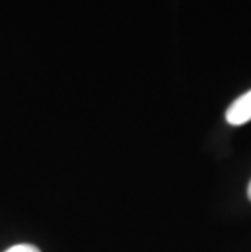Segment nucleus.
<instances>
[{"mask_svg":"<svg viewBox=\"0 0 251 252\" xmlns=\"http://www.w3.org/2000/svg\"><path fill=\"white\" fill-rule=\"evenodd\" d=\"M5 252H41L36 246H31V244H18V246H13L10 248L8 251Z\"/></svg>","mask_w":251,"mask_h":252,"instance_id":"obj_2","label":"nucleus"},{"mask_svg":"<svg viewBox=\"0 0 251 252\" xmlns=\"http://www.w3.org/2000/svg\"><path fill=\"white\" fill-rule=\"evenodd\" d=\"M225 119L230 126H243L251 121V90L233 101L227 109Z\"/></svg>","mask_w":251,"mask_h":252,"instance_id":"obj_1","label":"nucleus"},{"mask_svg":"<svg viewBox=\"0 0 251 252\" xmlns=\"http://www.w3.org/2000/svg\"><path fill=\"white\" fill-rule=\"evenodd\" d=\"M248 197H250V200H251V181H250V184H248Z\"/></svg>","mask_w":251,"mask_h":252,"instance_id":"obj_3","label":"nucleus"}]
</instances>
